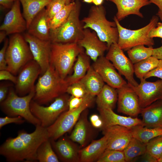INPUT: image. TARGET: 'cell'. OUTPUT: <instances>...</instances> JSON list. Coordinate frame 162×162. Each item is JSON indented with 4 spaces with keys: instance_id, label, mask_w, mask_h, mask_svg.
Masks as SVG:
<instances>
[{
    "instance_id": "1",
    "label": "cell",
    "mask_w": 162,
    "mask_h": 162,
    "mask_svg": "<svg viewBox=\"0 0 162 162\" xmlns=\"http://www.w3.org/2000/svg\"><path fill=\"white\" fill-rule=\"evenodd\" d=\"M49 139L46 128L38 125L31 133L22 130L15 137L7 139L0 147V154L8 162L37 161L38 148Z\"/></svg>"
},
{
    "instance_id": "2",
    "label": "cell",
    "mask_w": 162,
    "mask_h": 162,
    "mask_svg": "<svg viewBox=\"0 0 162 162\" xmlns=\"http://www.w3.org/2000/svg\"><path fill=\"white\" fill-rule=\"evenodd\" d=\"M41 75L35 86L33 99L35 101L41 105L46 104L66 93L68 84L51 64Z\"/></svg>"
},
{
    "instance_id": "3",
    "label": "cell",
    "mask_w": 162,
    "mask_h": 162,
    "mask_svg": "<svg viewBox=\"0 0 162 162\" xmlns=\"http://www.w3.org/2000/svg\"><path fill=\"white\" fill-rule=\"evenodd\" d=\"M106 13L102 5L92 6L88 16L81 20L84 28H89L94 31L99 39L106 43L109 49L112 44L118 43V33L115 22L108 20Z\"/></svg>"
},
{
    "instance_id": "4",
    "label": "cell",
    "mask_w": 162,
    "mask_h": 162,
    "mask_svg": "<svg viewBox=\"0 0 162 162\" xmlns=\"http://www.w3.org/2000/svg\"><path fill=\"white\" fill-rule=\"evenodd\" d=\"M74 5L65 22L59 27L50 30V40L52 43H77L82 38L84 24L80 16L81 4L79 0Z\"/></svg>"
},
{
    "instance_id": "5",
    "label": "cell",
    "mask_w": 162,
    "mask_h": 162,
    "mask_svg": "<svg viewBox=\"0 0 162 162\" xmlns=\"http://www.w3.org/2000/svg\"><path fill=\"white\" fill-rule=\"evenodd\" d=\"M84 49L77 43H52L50 64L63 79L68 76L79 54Z\"/></svg>"
},
{
    "instance_id": "6",
    "label": "cell",
    "mask_w": 162,
    "mask_h": 162,
    "mask_svg": "<svg viewBox=\"0 0 162 162\" xmlns=\"http://www.w3.org/2000/svg\"><path fill=\"white\" fill-rule=\"evenodd\" d=\"M35 94V90L25 96H21L14 89L10 88L5 99L0 103L2 111L8 116H20L35 126L40 125V121L32 113L30 104Z\"/></svg>"
},
{
    "instance_id": "7",
    "label": "cell",
    "mask_w": 162,
    "mask_h": 162,
    "mask_svg": "<svg viewBox=\"0 0 162 162\" xmlns=\"http://www.w3.org/2000/svg\"><path fill=\"white\" fill-rule=\"evenodd\" d=\"M113 20L116 24L118 33L117 43L123 50L128 51L139 45H145L149 47L154 45L153 38H150L148 34L151 30L157 26L158 21L157 16H153L148 24L136 30H130L123 27L115 16Z\"/></svg>"
},
{
    "instance_id": "8",
    "label": "cell",
    "mask_w": 162,
    "mask_h": 162,
    "mask_svg": "<svg viewBox=\"0 0 162 162\" xmlns=\"http://www.w3.org/2000/svg\"><path fill=\"white\" fill-rule=\"evenodd\" d=\"M20 34H13L9 40L5 56L7 70L16 75L33 58L28 44Z\"/></svg>"
},
{
    "instance_id": "9",
    "label": "cell",
    "mask_w": 162,
    "mask_h": 162,
    "mask_svg": "<svg viewBox=\"0 0 162 162\" xmlns=\"http://www.w3.org/2000/svg\"><path fill=\"white\" fill-rule=\"evenodd\" d=\"M95 96L87 94L79 107L71 111L68 110L62 113L53 124L46 128L49 139L56 140L70 131L82 112L91 105Z\"/></svg>"
},
{
    "instance_id": "10",
    "label": "cell",
    "mask_w": 162,
    "mask_h": 162,
    "mask_svg": "<svg viewBox=\"0 0 162 162\" xmlns=\"http://www.w3.org/2000/svg\"><path fill=\"white\" fill-rule=\"evenodd\" d=\"M69 97L65 93L56 98L47 106H42L32 99L30 104V110L40 121L41 126L46 128L53 124L62 113L68 110Z\"/></svg>"
},
{
    "instance_id": "11",
    "label": "cell",
    "mask_w": 162,
    "mask_h": 162,
    "mask_svg": "<svg viewBox=\"0 0 162 162\" xmlns=\"http://www.w3.org/2000/svg\"><path fill=\"white\" fill-rule=\"evenodd\" d=\"M112 63L120 74L123 75L132 87L139 84L134 77V64L124 53L117 43L112 44L105 56Z\"/></svg>"
},
{
    "instance_id": "12",
    "label": "cell",
    "mask_w": 162,
    "mask_h": 162,
    "mask_svg": "<svg viewBox=\"0 0 162 162\" xmlns=\"http://www.w3.org/2000/svg\"><path fill=\"white\" fill-rule=\"evenodd\" d=\"M41 73L40 66L34 59L26 64L21 69L17 77L15 84L16 94L22 96L35 90V82Z\"/></svg>"
},
{
    "instance_id": "13",
    "label": "cell",
    "mask_w": 162,
    "mask_h": 162,
    "mask_svg": "<svg viewBox=\"0 0 162 162\" xmlns=\"http://www.w3.org/2000/svg\"><path fill=\"white\" fill-rule=\"evenodd\" d=\"M117 111L131 117H136L140 113L141 108L138 96L133 88L128 83L117 89Z\"/></svg>"
},
{
    "instance_id": "14",
    "label": "cell",
    "mask_w": 162,
    "mask_h": 162,
    "mask_svg": "<svg viewBox=\"0 0 162 162\" xmlns=\"http://www.w3.org/2000/svg\"><path fill=\"white\" fill-rule=\"evenodd\" d=\"M24 38L28 43L33 59L40 66L41 75L46 70L50 64V54L51 42L50 40L39 39L26 33Z\"/></svg>"
},
{
    "instance_id": "15",
    "label": "cell",
    "mask_w": 162,
    "mask_h": 162,
    "mask_svg": "<svg viewBox=\"0 0 162 162\" xmlns=\"http://www.w3.org/2000/svg\"><path fill=\"white\" fill-rule=\"evenodd\" d=\"M140 80L137 86L132 87L138 96L141 108L162 99V80L153 82L148 81L144 79Z\"/></svg>"
},
{
    "instance_id": "16",
    "label": "cell",
    "mask_w": 162,
    "mask_h": 162,
    "mask_svg": "<svg viewBox=\"0 0 162 162\" xmlns=\"http://www.w3.org/2000/svg\"><path fill=\"white\" fill-rule=\"evenodd\" d=\"M92 67L107 84L116 89L128 83L118 73L112 63L104 56L94 62Z\"/></svg>"
},
{
    "instance_id": "17",
    "label": "cell",
    "mask_w": 162,
    "mask_h": 162,
    "mask_svg": "<svg viewBox=\"0 0 162 162\" xmlns=\"http://www.w3.org/2000/svg\"><path fill=\"white\" fill-rule=\"evenodd\" d=\"M106 138L107 149L123 151L132 138L130 128L116 125L102 129Z\"/></svg>"
},
{
    "instance_id": "18",
    "label": "cell",
    "mask_w": 162,
    "mask_h": 162,
    "mask_svg": "<svg viewBox=\"0 0 162 162\" xmlns=\"http://www.w3.org/2000/svg\"><path fill=\"white\" fill-rule=\"evenodd\" d=\"M78 44L85 50V53L94 62L103 56L108 50L106 43L101 41L96 33L89 28H84L82 38Z\"/></svg>"
},
{
    "instance_id": "19",
    "label": "cell",
    "mask_w": 162,
    "mask_h": 162,
    "mask_svg": "<svg viewBox=\"0 0 162 162\" xmlns=\"http://www.w3.org/2000/svg\"><path fill=\"white\" fill-rule=\"evenodd\" d=\"M26 29L27 23L21 12L20 2L16 0L5 15L0 30L5 31L8 35L20 34Z\"/></svg>"
},
{
    "instance_id": "20",
    "label": "cell",
    "mask_w": 162,
    "mask_h": 162,
    "mask_svg": "<svg viewBox=\"0 0 162 162\" xmlns=\"http://www.w3.org/2000/svg\"><path fill=\"white\" fill-rule=\"evenodd\" d=\"M50 140L59 160L65 162H79L80 149L69 137L63 136L56 140Z\"/></svg>"
},
{
    "instance_id": "21",
    "label": "cell",
    "mask_w": 162,
    "mask_h": 162,
    "mask_svg": "<svg viewBox=\"0 0 162 162\" xmlns=\"http://www.w3.org/2000/svg\"><path fill=\"white\" fill-rule=\"evenodd\" d=\"M100 116L103 122L102 129L116 125L130 128L139 125H142V121L137 118H132L118 115L109 108H98Z\"/></svg>"
},
{
    "instance_id": "22",
    "label": "cell",
    "mask_w": 162,
    "mask_h": 162,
    "mask_svg": "<svg viewBox=\"0 0 162 162\" xmlns=\"http://www.w3.org/2000/svg\"><path fill=\"white\" fill-rule=\"evenodd\" d=\"M87 110L81 114L69 137L73 141L82 147H84L91 138L93 133L92 125L88 120Z\"/></svg>"
},
{
    "instance_id": "23",
    "label": "cell",
    "mask_w": 162,
    "mask_h": 162,
    "mask_svg": "<svg viewBox=\"0 0 162 162\" xmlns=\"http://www.w3.org/2000/svg\"><path fill=\"white\" fill-rule=\"evenodd\" d=\"M116 6L117 12L115 16L120 21L127 16L134 14L143 18L140 10L151 3L149 0H109Z\"/></svg>"
},
{
    "instance_id": "24",
    "label": "cell",
    "mask_w": 162,
    "mask_h": 162,
    "mask_svg": "<svg viewBox=\"0 0 162 162\" xmlns=\"http://www.w3.org/2000/svg\"><path fill=\"white\" fill-rule=\"evenodd\" d=\"M142 125L149 128H162V99L141 108Z\"/></svg>"
},
{
    "instance_id": "25",
    "label": "cell",
    "mask_w": 162,
    "mask_h": 162,
    "mask_svg": "<svg viewBox=\"0 0 162 162\" xmlns=\"http://www.w3.org/2000/svg\"><path fill=\"white\" fill-rule=\"evenodd\" d=\"M27 30L28 33L35 38L43 40H50V29L45 8L34 17Z\"/></svg>"
},
{
    "instance_id": "26",
    "label": "cell",
    "mask_w": 162,
    "mask_h": 162,
    "mask_svg": "<svg viewBox=\"0 0 162 162\" xmlns=\"http://www.w3.org/2000/svg\"><path fill=\"white\" fill-rule=\"evenodd\" d=\"M107 146V140L104 135L98 140H92L90 144L80 149L79 162H97Z\"/></svg>"
},
{
    "instance_id": "27",
    "label": "cell",
    "mask_w": 162,
    "mask_h": 162,
    "mask_svg": "<svg viewBox=\"0 0 162 162\" xmlns=\"http://www.w3.org/2000/svg\"><path fill=\"white\" fill-rule=\"evenodd\" d=\"M79 81L88 94L94 96L97 95L105 85L103 80L92 66L90 67L85 76Z\"/></svg>"
},
{
    "instance_id": "28",
    "label": "cell",
    "mask_w": 162,
    "mask_h": 162,
    "mask_svg": "<svg viewBox=\"0 0 162 162\" xmlns=\"http://www.w3.org/2000/svg\"><path fill=\"white\" fill-rule=\"evenodd\" d=\"M90 58L84 50L79 54L74 66L73 73L65 79L68 86L79 81L85 76L91 66Z\"/></svg>"
},
{
    "instance_id": "29",
    "label": "cell",
    "mask_w": 162,
    "mask_h": 162,
    "mask_svg": "<svg viewBox=\"0 0 162 162\" xmlns=\"http://www.w3.org/2000/svg\"><path fill=\"white\" fill-rule=\"evenodd\" d=\"M23 8L22 15L27 29L34 17L52 0H19Z\"/></svg>"
},
{
    "instance_id": "30",
    "label": "cell",
    "mask_w": 162,
    "mask_h": 162,
    "mask_svg": "<svg viewBox=\"0 0 162 162\" xmlns=\"http://www.w3.org/2000/svg\"><path fill=\"white\" fill-rule=\"evenodd\" d=\"M118 100L116 88L105 84L97 95L96 102L98 108H109L113 110Z\"/></svg>"
},
{
    "instance_id": "31",
    "label": "cell",
    "mask_w": 162,
    "mask_h": 162,
    "mask_svg": "<svg viewBox=\"0 0 162 162\" xmlns=\"http://www.w3.org/2000/svg\"><path fill=\"white\" fill-rule=\"evenodd\" d=\"M132 137L147 143L152 139L162 135V128H149L139 125L130 128Z\"/></svg>"
},
{
    "instance_id": "32",
    "label": "cell",
    "mask_w": 162,
    "mask_h": 162,
    "mask_svg": "<svg viewBox=\"0 0 162 162\" xmlns=\"http://www.w3.org/2000/svg\"><path fill=\"white\" fill-rule=\"evenodd\" d=\"M146 145L132 137L123 151L125 162H130L144 154L146 152Z\"/></svg>"
},
{
    "instance_id": "33",
    "label": "cell",
    "mask_w": 162,
    "mask_h": 162,
    "mask_svg": "<svg viewBox=\"0 0 162 162\" xmlns=\"http://www.w3.org/2000/svg\"><path fill=\"white\" fill-rule=\"evenodd\" d=\"M36 160L40 162L60 161L50 139L43 142L38 148L36 153Z\"/></svg>"
},
{
    "instance_id": "34",
    "label": "cell",
    "mask_w": 162,
    "mask_h": 162,
    "mask_svg": "<svg viewBox=\"0 0 162 162\" xmlns=\"http://www.w3.org/2000/svg\"><path fill=\"white\" fill-rule=\"evenodd\" d=\"M159 59L152 56L134 64V73L140 80L144 78L146 75L156 68Z\"/></svg>"
},
{
    "instance_id": "35",
    "label": "cell",
    "mask_w": 162,
    "mask_h": 162,
    "mask_svg": "<svg viewBox=\"0 0 162 162\" xmlns=\"http://www.w3.org/2000/svg\"><path fill=\"white\" fill-rule=\"evenodd\" d=\"M152 46L146 47L144 45L135 46L127 51L129 58L134 64L137 63L152 56Z\"/></svg>"
},
{
    "instance_id": "36",
    "label": "cell",
    "mask_w": 162,
    "mask_h": 162,
    "mask_svg": "<svg viewBox=\"0 0 162 162\" xmlns=\"http://www.w3.org/2000/svg\"><path fill=\"white\" fill-rule=\"evenodd\" d=\"M75 2H71L65 6L48 21L50 30L55 29L61 26L66 20L74 5Z\"/></svg>"
},
{
    "instance_id": "37",
    "label": "cell",
    "mask_w": 162,
    "mask_h": 162,
    "mask_svg": "<svg viewBox=\"0 0 162 162\" xmlns=\"http://www.w3.org/2000/svg\"><path fill=\"white\" fill-rule=\"evenodd\" d=\"M146 152L157 160L162 156V135L152 139L146 143Z\"/></svg>"
},
{
    "instance_id": "38",
    "label": "cell",
    "mask_w": 162,
    "mask_h": 162,
    "mask_svg": "<svg viewBox=\"0 0 162 162\" xmlns=\"http://www.w3.org/2000/svg\"><path fill=\"white\" fill-rule=\"evenodd\" d=\"M97 162H125L123 151L106 149Z\"/></svg>"
},
{
    "instance_id": "39",
    "label": "cell",
    "mask_w": 162,
    "mask_h": 162,
    "mask_svg": "<svg viewBox=\"0 0 162 162\" xmlns=\"http://www.w3.org/2000/svg\"><path fill=\"white\" fill-rule=\"evenodd\" d=\"M66 5L65 0H52L46 7L48 21Z\"/></svg>"
},
{
    "instance_id": "40",
    "label": "cell",
    "mask_w": 162,
    "mask_h": 162,
    "mask_svg": "<svg viewBox=\"0 0 162 162\" xmlns=\"http://www.w3.org/2000/svg\"><path fill=\"white\" fill-rule=\"evenodd\" d=\"M66 93L78 98H83L88 94L83 85L79 81L68 86Z\"/></svg>"
},
{
    "instance_id": "41",
    "label": "cell",
    "mask_w": 162,
    "mask_h": 162,
    "mask_svg": "<svg viewBox=\"0 0 162 162\" xmlns=\"http://www.w3.org/2000/svg\"><path fill=\"white\" fill-rule=\"evenodd\" d=\"M25 120L20 116L11 117L8 116L0 117V128L10 123L20 124L23 123Z\"/></svg>"
},
{
    "instance_id": "42",
    "label": "cell",
    "mask_w": 162,
    "mask_h": 162,
    "mask_svg": "<svg viewBox=\"0 0 162 162\" xmlns=\"http://www.w3.org/2000/svg\"><path fill=\"white\" fill-rule=\"evenodd\" d=\"M9 40L5 39L4 45L0 51V70H7V65L5 59L6 52Z\"/></svg>"
},
{
    "instance_id": "43",
    "label": "cell",
    "mask_w": 162,
    "mask_h": 162,
    "mask_svg": "<svg viewBox=\"0 0 162 162\" xmlns=\"http://www.w3.org/2000/svg\"><path fill=\"white\" fill-rule=\"evenodd\" d=\"M152 77H156L162 80V60H159L157 66L147 73L144 78L146 79Z\"/></svg>"
},
{
    "instance_id": "44",
    "label": "cell",
    "mask_w": 162,
    "mask_h": 162,
    "mask_svg": "<svg viewBox=\"0 0 162 162\" xmlns=\"http://www.w3.org/2000/svg\"><path fill=\"white\" fill-rule=\"evenodd\" d=\"M84 99L83 98H78L71 96L68 102V110L71 111L79 107L82 103Z\"/></svg>"
},
{
    "instance_id": "45",
    "label": "cell",
    "mask_w": 162,
    "mask_h": 162,
    "mask_svg": "<svg viewBox=\"0 0 162 162\" xmlns=\"http://www.w3.org/2000/svg\"><path fill=\"white\" fill-rule=\"evenodd\" d=\"M7 70L0 71V80H9L15 84L17 81V77Z\"/></svg>"
},
{
    "instance_id": "46",
    "label": "cell",
    "mask_w": 162,
    "mask_h": 162,
    "mask_svg": "<svg viewBox=\"0 0 162 162\" xmlns=\"http://www.w3.org/2000/svg\"><path fill=\"white\" fill-rule=\"evenodd\" d=\"M148 35L150 38H153L158 37L162 39V22H158L156 26L151 30Z\"/></svg>"
},
{
    "instance_id": "47",
    "label": "cell",
    "mask_w": 162,
    "mask_h": 162,
    "mask_svg": "<svg viewBox=\"0 0 162 162\" xmlns=\"http://www.w3.org/2000/svg\"><path fill=\"white\" fill-rule=\"evenodd\" d=\"M7 84H1L0 86V102L4 100L6 98L9 92V86Z\"/></svg>"
},
{
    "instance_id": "48",
    "label": "cell",
    "mask_w": 162,
    "mask_h": 162,
    "mask_svg": "<svg viewBox=\"0 0 162 162\" xmlns=\"http://www.w3.org/2000/svg\"><path fill=\"white\" fill-rule=\"evenodd\" d=\"M151 3L155 4L158 10L157 15L162 21V0H149Z\"/></svg>"
},
{
    "instance_id": "49",
    "label": "cell",
    "mask_w": 162,
    "mask_h": 162,
    "mask_svg": "<svg viewBox=\"0 0 162 162\" xmlns=\"http://www.w3.org/2000/svg\"><path fill=\"white\" fill-rule=\"evenodd\" d=\"M16 0H0V5L4 8H11L14 2Z\"/></svg>"
},
{
    "instance_id": "50",
    "label": "cell",
    "mask_w": 162,
    "mask_h": 162,
    "mask_svg": "<svg viewBox=\"0 0 162 162\" xmlns=\"http://www.w3.org/2000/svg\"><path fill=\"white\" fill-rule=\"evenodd\" d=\"M153 56L159 60H162V46H161L153 49Z\"/></svg>"
},
{
    "instance_id": "51",
    "label": "cell",
    "mask_w": 162,
    "mask_h": 162,
    "mask_svg": "<svg viewBox=\"0 0 162 162\" xmlns=\"http://www.w3.org/2000/svg\"><path fill=\"white\" fill-rule=\"evenodd\" d=\"M144 155V160L147 162H157L158 160L157 159L153 158L149 154L146 152L143 154Z\"/></svg>"
},
{
    "instance_id": "52",
    "label": "cell",
    "mask_w": 162,
    "mask_h": 162,
    "mask_svg": "<svg viewBox=\"0 0 162 162\" xmlns=\"http://www.w3.org/2000/svg\"><path fill=\"white\" fill-rule=\"evenodd\" d=\"M7 35L5 31L3 30L0 31V43H1L5 39Z\"/></svg>"
},
{
    "instance_id": "53",
    "label": "cell",
    "mask_w": 162,
    "mask_h": 162,
    "mask_svg": "<svg viewBox=\"0 0 162 162\" xmlns=\"http://www.w3.org/2000/svg\"><path fill=\"white\" fill-rule=\"evenodd\" d=\"M104 0H93V2L94 5L96 6L102 5Z\"/></svg>"
},
{
    "instance_id": "54",
    "label": "cell",
    "mask_w": 162,
    "mask_h": 162,
    "mask_svg": "<svg viewBox=\"0 0 162 162\" xmlns=\"http://www.w3.org/2000/svg\"><path fill=\"white\" fill-rule=\"evenodd\" d=\"M85 2L88 3H91L93 2V0H82Z\"/></svg>"
},
{
    "instance_id": "55",
    "label": "cell",
    "mask_w": 162,
    "mask_h": 162,
    "mask_svg": "<svg viewBox=\"0 0 162 162\" xmlns=\"http://www.w3.org/2000/svg\"><path fill=\"white\" fill-rule=\"evenodd\" d=\"M66 4H69L71 2V0H65Z\"/></svg>"
},
{
    "instance_id": "56",
    "label": "cell",
    "mask_w": 162,
    "mask_h": 162,
    "mask_svg": "<svg viewBox=\"0 0 162 162\" xmlns=\"http://www.w3.org/2000/svg\"><path fill=\"white\" fill-rule=\"evenodd\" d=\"M158 162H162V156L158 160Z\"/></svg>"
},
{
    "instance_id": "57",
    "label": "cell",
    "mask_w": 162,
    "mask_h": 162,
    "mask_svg": "<svg viewBox=\"0 0 162 162\" xmlns=\"http://www.w3.org/2000/svg\"><path fill=\"white\" fill-rule=\"evenodd\" d=\"M76 0H71V2H74Z\"/></svg>"
}]
</instances>
